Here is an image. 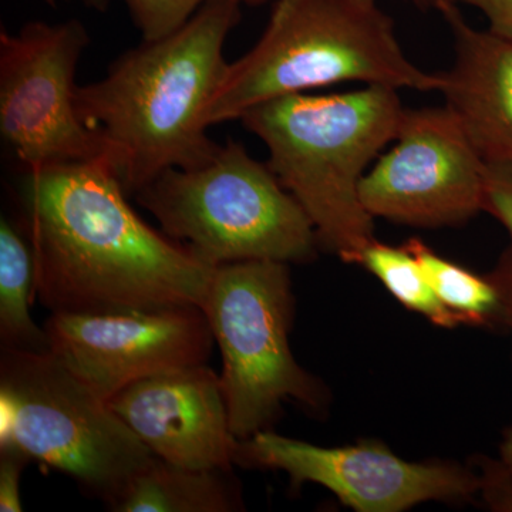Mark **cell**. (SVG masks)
Segmentation results:
<instances>
[{"mask_svg":"<svg viewBox=\"0 0 512 512\" xmlns=\"http://www.w3.org/2000/svg\"><path fill=\"white\" fill-rule=\"evenodd\" d=\"M20 221L50 313L201 308L217 266L148 225L104 157L23 171Z\"/></svg>","mask_w":512,"mask_h":512,"instance_id":"cell-1","label":"cell"},{"mask_svg":"<svg viewBox=\"0 0 512 512\" xmlns=\"http://www.w3.org/2000/svg\"><path fill=\"white\" fill-rule=\"evenodd\" d=\"M239 20V3L210 0L183 28L143 40L103 79L77 86V116L99 137L128 195L171 168L200 167L220 150L202 114L227 70L224 47Z\"/></svg>","mask_w":512,"mask_h":512,"instance_id":"cell-2","label":"cell"},{"mask_svg":"<svg viewBox=\"0 0 512 512\" xmlns=\"http://www.w3.org/2000/svg\"><path fill=\"white\" fill-rule=\"evenodd\" d=\"M406 107L399 90L299 93L266 101L239 119L268 150L269 168L311 220L320 247L359 265L375 241L360 184L393 143Z\"/></svg>","mask_w":512,"mask_h":512,"instance_id":"cell-3","label":"cell"},{"mask_svg":"<svg viewBox=\"0 0 512 512\" xmlns=\"http://www.w3.org/2000/svg\"><path fill=\"white\" fill-rule=\"evenodd\" d=\"M343 83L440 93L443 74L407 56L377 0H276L258 42L228 63L202 121L210 128L266 101Z\"/></svg>","mask_w":512,"mask_h":512,"instance_id":"cell-4","label":"cell"},{"mask_svg":"<svg viewBox=\"0 0 512 512\" xmlns=\"http://www.w3.org/2000/svg\"><path fill=\"white\" fill-rule=\"evenodd\" d=\"M134 197L164 234L211 266L305 264L318 254V235L299 202L268 163L235 141L200 167L164 171Z\"/></svg>","mask_w":512,"mask_h":512,"instance_id":"cell-5","label":"cell"},{"mask_svg":"<svg viewBox=\"0 0 512 512\" xmlns=\"http://www.w3.org/2000/svg\"><path fill=\"white\" fill-rule=\"evenodd\" d=\"M0 410V444L67 474L107 505L156 458L49 350L2 349Z\"/></svg>","mask_w":512,"mask_h":512,"instance_id":"cell-6","label":"cell"},{"mask_svg":"<svg viewBox=\"0 0 512 512\" xmlns=\"http://www.w3.org/2000/svg\"><path fill=\"white\" fill-rule=\"evenodd\" d=\"M201 309L221 352V387L235 439L271 429L285 402L325 412V383L299 365L289 343L295 313L289 264L217 266Z\"/></svg>","mask_w":512,"mask_h":512,"instance_id":"cell-7","label":"cell"},{"mask_svg":"<svg viewBox=\"0 0 512 512\" xmlns=\"http://www.w3.org/2000/svg\"><path fill=\"white\" fill-rule=\"evenodd\" d=\"M90 43L79 19L0 32V134L23 171L103 157L77 116V66Z\"/></svg>","mask_w":512,"mask_h":512,"instance_id":"cell-8","label":"cell"},{"mask_svg":"<svg viewBox=\"0 0 512 512\" xmlns=\"http://www.w3.org/2000/svg\"><path fill=\"white\" fill-rule=\"evenodd\" d=\"M487 163L446 104L406 109L392 146L360 184L370 217L416 228L456 227L484 212Z\"/></svg>","mask_w":512,"mask_h":512,"instance_id":"cell-9","label":"cell"},{"mask_svg":"<svg viewBox=\"0 0 512 512\" xmlns=\"http://www.w3.org/2000/svg\"><path fill=\"white\" fill-rule=\"evenodd\" d=\"M235 466L281 471L293 488L318 484L357 512H402L427 503L480 497L478 470L451 461H409L379 441L320 447L262 430L238 440Z\"/></svg>","mask_w":512,"mask_h":512,"instance_id":"cell-10","label":"cell"},{"mask_svg":"<svg viewBox=\"0 0 512 512\" xmlns=\"http://www.w3.org/2000/svg\"><path fill=\"white\" fill-rule=\"evenodd\" d=\"M47 350L107 402L147 377L207 365L215 346L201 308L50 313Z\"/></svg>","mask_w":512,"mask_h":512,"instance_id":"cell-11","label":"cell"},{"mask_svg":"<svg viewBox=\"0 0 512 512\" xmlns=\"http://www.w3.org/2000/svg\"><path fill=\"white\" fill-rule=\"evenodd\" d=\"M111 409L154 456L194 470H234L220 375L207 365L147 377L109 400Z\"/></svg>","mask_w":512,"mask_h":512,"instance_id":"cell-12","label":"cell"},{"mask_svg":"<svg viewBox=\"0 0 512 512\" xmlns=\"http://www.w3.org/2000/svg\"><path fill=\"white\" fill-rule=\"evenodd\" d=\"M437 10L454 49L453 63L441 72L444 104L487 165L512 170V42L474 28L453 0Z\"/></svg>","mask_w":512,"mask_h":512,"instance_id":"cell-13","label":"cell"},{"mask_svg":"<svg viewBox=\"0 0 512 512\" xmlns=\"http://www.w3.org/2000/svg\"><path fill=\"white\" fill-rule=\"evenodd\" d=\"M116 512H237L245 510L234 470H194L154 458L109 505Z\"/></svg>","mask_w":512,"mask_h":512,"instance_id":"cell-14","label":"cell"},{"mask_svg":"<svg viewBox=\"0 0 512 512\" xmlns=\"http://www.w3.org/2000/svg\"><path fill=\"white\" fill-rule=\"evenodd\" d=\"M35 298V262L19 222L0 221V342L2 349L46 352L45 328L30 313Z\"/></svg>","mask_w":512,"mask_h":512,"instance_id":"cell-15","label":"cell"},{"mask_svg":"<svg viewBox=\"0 0 512 512\" xmlns=\"http://www.w3.org/2000/svg\"><path fill=\"white\" fill-rule=\"evenodd\" d=\"M404 245L419 259L437 298L461 325L505 328L503 298L490 275L480 276L448 261L419 238L409 239Z\"/></svg>","mask_w":512,"mask_h":512,"instance_id":"cell-16","label":"cell"},{"mask_svg":"<svg viewBox=\"0 0 512 512\" xmlns=\"http://www.w3.org/2000/svg\"><path fill=\"white\" fill-rule=\"evenodd\" d=\"M359 265L375 275L409 311L419 313L439 328L461 326L460 319L437 298L419 259L406 245L392 247L375 239L363 252Z\"/></svg>","mask_w":512,"mask_h":512,"instance_id":"cell-17","label":"cell"},{"mask_svg":"<svg viewBox=\"0 0 512 512\" xmlns=\"http://www.w3.org/2000/svg\"><path fill=\"white\" fill-rule=\"evenodd\" d=\"M143 40L170 35L188 22L210 0H123ZM241 6H262L271 0H234Z\"/></svg>","mask_w":512,"mask_h":512,"instance_id":"cell-18","label":"cell"},{"mask_svg":"<svg viewBox=\"0 0 512 512\" xmlns=\"http://www.w3.org/2000/svg\"><path fill=\"white\" fill-rule=\"evenodd\" d=\"M478 473L485 505L493 511L512 512V426L503 431L497 456L478 463Z\"/></svg>","mask_w":512,"mask_h":512,"instance_id":"cell-19","label":"cell"},{"mask_svg":"<svg viewBox=\"0 0 512 512\" xmlns=\"http://www.w3.org/2000/svg\"><path fill=\"white\" fill-rule=\"evenodd\" d=\"M484 212L505 228L512 242V170L487 165Z\"/></svg>","mask_w":512,"mask_h":512,"instance_id":"cell-20","label":"cell"},{"mask_svg":"<svg viewBox=\"0 0 512 512\" xmlns=\"http://www.w3.org/2000/svg\"><path fill=\"white\" fill-rule=\"evenodd\" d=\"M30 463L23 451L10 444H0V511H22L20 477Z\"/></svg>","mask_w":512,"mask_h":512,"instance_id":"cell-21","label":"cell"},{"mask_svg":"<svg viewBox=\"0 0 512 512\" xmlns=\"http://www.w3.org/2000/svg\"><path fill=\"white\" fill-rule=\"evenodd\" d=\"M477 9L487 19L488 32L512 42V0H453Z\"/></svg>","mask_w":512,"mask_h":512,"instance_id":"cell-22","label":"cell"},{"mask_svg":"<svg viewBox=\"0 0 512 512\" xmlns=\"http://www.w3.org/2000/svg\"><path fill=\"white\" fill-rule=\"evenodd\" d=\"M490 276L500 289L501 298H503L505 328L512 333V242L510 247L501 254Z\"/></svg>","mask_w":512,"mask_h":512,"instance_id":"cell-23","label":"cell"},{"mask_svg":"<svg viewBox=\"0 0 512 512\" xmlns=\"http://www.w3.org/2000/svg\"><path fill=\"white\" fill-rule=\"evenodd\" d=\"M406 2L413 3L414 6L420 9H436L439 8L441 3L446 0H406Z\"/></svg>","mask_w":512,"mask_h":512,"instance_id":"cell-24","label":"cell"},{"mask_svg":"<svg viewBox=\"0 0 512 512\" xmlns=\"http://www.w3.org/2000/svg\"><path fill=\"white\" fill-rule=\"evenodd\" d=\"M82 2L84 5L89 6V8L99 10V12H106L113 0H82Z\"/></svg>","mask_w":512,"mask_h":512,"instance_id":"cell-25","label":"cell"},{"mask_svg":"<svg viewBox=\"0 0 512 512\" xmlns=\"http://www.w3.org/2000/svg\"><path fill=\"white\" fill-rule=\"evenodd\" d=\"M43 2L47 3L49 6H56V3L59 2V0H43Z\"/></svg>","mask_w":512,"mask_h":512,"instance_id":"cell-26","label":"cell"}]
</instances>
